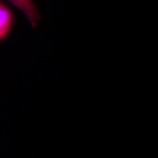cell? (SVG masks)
<instances>
[{
	"instance_id": "2",
	"label": "cell",
	"mask_w": 158,
	"mask_h": 158,
	"mask_svg": "<svg viewBox=\"0 0 158 158\" xmlns=\"http://www.w3.org/2000/svg\"><path fill=\"white\" fill-rule=\"evenodd\" d=\"M13 23V17L10 10L0 2V40L8 35Z\"/></svg>"
},
{
	"instance_id": "1",
	"label": "cell",
	"mask_w": 158,
	"mask_h": 158,
	"mask_svg": "<svg viewBox=\"0 0 158 158\" xmlns=\"http://www.w3.org/2000/svg\"><path fill=\"white\" fill-rule=\"evenodd\" d=\"M27 18L30 25L36 28L40 21V15L33 0H8Z\"/></svg>"
}]
</instances>
